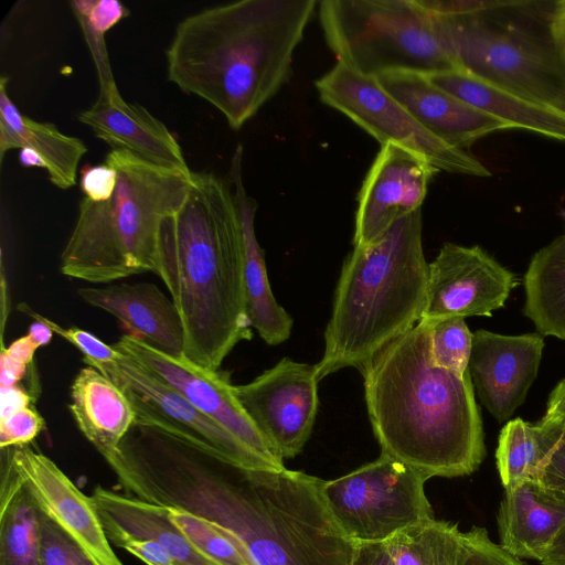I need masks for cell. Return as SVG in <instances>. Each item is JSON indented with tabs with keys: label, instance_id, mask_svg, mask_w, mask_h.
I'll use <instances>...</instances> for the list:
<instances>
[{
	"label": "cell",
	"instance_id": "f907efd6",
	"mask_svg": "<svg viewBox=\"0 0 565 565\" xmlns=\"http://www.w3.org/2000/svg\"><path fill=\"white\" fill-rule=\"evenodd\" d=\"M556 9L559 14L565 17V0L557 1Z\"/></svg>",
	"mask_w": 565,
	"mask_h": 565
},
{
	"label": "cell",
	"instance_id": "8992f818",
	"mask_svg": "<svg viewBox=\"0 0 565 565\" xmlns=\"http://www.w3.org/2000/svg\"><path fill=\"white\" fill-rule=\"evenodd\" d=\"M556 2L419 0L458 70L565 111Z\"/></svg>",
	"mask_w": 565,
	"mask_h": 565
},
{
	"label": "cell",
	"instance_id": "3957f363",
	"mask_svg": "<svg viewBox=\"0 0 565 565\" xmlns=\"http://www.w3.org/2000/svg\"><path fill=\"white\" fill-rule=\"evenodd\" d=\"M157 275L179 311L186 359L217 371L238 342L253 337L238 210L214 173L193 171L182 204L162 220Z\"/></svg>",
	"mask_w": 565,
	"mask_h": 565
},
{
	"label": "cell",
	"instance_id": "ffe728a7",
	"mask_svg": "<svg viewBox=\"0 0 565 565\" xmlns=\"http://www.w3.org/2000/svg\"><path fill=\"white\" fill-rule=\"evenodd\" d=\"M78 120L113 149L126 150L185 175L193 172L166 125L145 107L127 103L121 96L107 99L98 95L90 108L78 114Z\"/></svg>",
	"mask_w": 565,
	"mask_h": 565
},
{
	"label": "cell",
	"instance_id": "e0dca14e",
	"mask_svg": "<svg viewBox=\"0 0 565 565\" xmlns=\"http://www.w3.org/2000/svg\"><path fill=\"white\" fill-rule=\"evenodd\" d=\"M8 449L13 466L41 510L81 544L98 565H124L106 535L93 497L84 494L45 455L26 446Z\"/></svg>",
	"mask_w": 565,
	"mask_h": 565
},
{
	"label": "cell",
	"instance_id": "d6a6232c",
	"mask_svg": "<svg viewBox=\"0 0 565 565\" xmlns=\"http://www.w3.org/2000/svg\"><path fill=\"white\" fill-rule=\"evenodd\" d=\"M19 308L33 318L34 321L44 322L53 333H56L73 344L83 353L84 362L105 376L118 365L119 360L122 358V354L114 349L113 345L104 343L100 339L86 330L79 328H62L52 320L34 312L24 303Z\"/></svg>",
	"mask_w": 565,
	"mask_h": 565
},
{
	"label": "cell",
	"instance_id": "9c48e42d",
	"mask_svg": "<svg viewBox=\"0 0 565 565\" xmlns=\"http://www.w3.org/2000/svg\"><path fill=\"white\" fill-rule=\"evenodd\" d=\"M428 478L386 455L333 480L322 494L335 522L355 544L384 542L433 519L424 491Z\"/></svg>",
	"mask_w": 565,
	"mask_h": 565
},
{
	"label": "cell",
	"instance_id": "60d3db41",
	"mask_svg": "<svg viewBox=\"0 0 565 565\" xmlns=\"http://www.w3.org/2000/svg\"><path fill=\"white\" fill-rule=\"evenodd\" d=\"M352 565H396L385 542L356 543Z\"/></svg>",
	"mask_w": 565,
	"mask_h": 565
},
{
	"label": "cell",
	"instance_id": "7bdbcfd3",
	"mask_svg": "<svg viewBox=\"0 0 565 565\" xmlns=\"http://www.w3.org/2000/svg\"><path fill=\"white\" fill-rule=\"evenodd\" d=\"M30 395L18 386L1 387V416L3 418L21 408L30 406Z\"/></svg>",
	"mask_w": 565,
	"mask_h": 565
},
{
	"label": "cell",
	"instance_id": "b9f144b4",
	"mask_svg": "<svg viewBox=\"0 0 565 565\" xmlns=\"http://www.w3.org/2000/svg\"><path fill=\"white\" fill-rule=\"evenodd\" d=\"M543 417L554 422L565 431V379L552 390Z\"/></svg>",
	"mask_w": 565,
	"mask_h": 565
},
{
	"label": "cell",
	"instance_id": "ba28073f",
	"mask_svg": "<svg viewBox=\"0 0 565 565\" xmlns=\"http://www.w3.org/2000/svg\"><path fill=\"white\" fill-rule=\"evenodd\" d=\"M319 20L338 62L364 76L458 70L419 0H323Z\"/></svg>",
	"mask_w": 565,
	"mask_h": 565
},
{
	"label": "cell",
	"instance_id": "8d00e7d4",
	"mask_svg": "<svg viewBox=\"0 0 565 565\" xmlns=\"http://www.w3.org/2000/svg\"><path fill=\"white\" fill-rule=\"evenodd\" d=\"M466 558L463 565H527L521 558L493 543L483 527L465 532Z\"/></svg>",
	"mask_w": 565,
	"mask_h": 565
},
{
	"label": "cell",
	"instance_id": "83f0119b",
	"mask_svg": "<svg viewBox=\"0 0 565 565\" xmlns=\"http://www.w3.org/2000/svg\"><path fill=\"white\" fill-rule=\"evenodd\" d=\"M523 284L524 316L541 335L565 340V234L532 256Z\"/></svg>",
	"mask_w": 565,
	"mask_h": 565
},
{
	"label": "cell",
	"instance_id": "4fadbf2b",
	"mask_svg": "<svg viewBox=\"0 0 565 565\" xmlns=\"http://www.w3.org/2000/svg\"><path fill=\"white\" fill-rule=\"evenodd\" d=\"M516 285L515 276L480 246L445 243L428 263L425 308L420 320L491 316Z\"/></svg>",
	"mask_w": 565,
	"mask_h": 565
},
{
	"label": "cell",
	"instance_id": "ee69618b",
	"mask_svg": "<svg viewBox=\"0 0 565 565\" xmlns=\"http://www.w3.org/2000/svg\"><path fill=\"white\" fill-rule=\"evenodd\" d=\"M39 347L26 334L14 340L7 349L2 345L1 351L18 363L28 366L34 358Z\"/></svg>",
	"mask_w": 565,
	"mask_h": 565
},
{
	"label": "cell",
	"instance_id": "30bf717a",
	"mask_svg": "<svg viewBox=\"0 0 565 565\" xmlns=\"http://www.w3.org/2000/svg\"><path fill=\"white\" fill-rule=\"evenodd\" d=\"M315 85L322 103L345 115L381 145L405 148L438 171L481 178L491 175L478 159L446 143L422 126L376 78L337 62Z\"/></svg>",
	"mask_w": 565,
	"mask_h": 565
},
{
	"label": "cell",
	"instance_id": "1f68e13d",
	"mask_svg": "<svg viewBox=\"0 0 565 565\" xmlns=\"http://www.w3.org/2000/svg\"><path fill=\"white\" fill-rule=\"evenodd\" d=\"M429 324L434 363L461 376L468 374L473 333L469 330L465 318L447 317L431 321Z\"/></svg>",
	"mask_w": 565,
	"mask_h": 565
},
{
	"label": "cell",
	"instance_id": "e575fe53",
	"mask_svg": "<svg viewBox=\"0 0 565 565\" xmlns=\"http://www.w3.org/2000/svg\"><path fill=\"white\" fill-rule=\"evenodd\" d=\"M70 6L79 25L103 34L129 14L118 0H75Z\"/></svg>",
	"mask_w": 565,
	"mask_h": 565
},
{
	"label": "cell",
	"instance_id": "d590c367",
	"mask_svg": "<svg viewBox=\"0 0 565 565\" xmlns=\"http://www.w3.org/2000/svg\"><path fill=\"white\" fill-rule=\"evenodd\" d=\"M44 428L42 416L28 406L0 418V447H25Z\"/></svg>",
	"mask_w": 565,
	"mask_h": 565
},
{
	"label": "cell",
	"instance_id": "f1b7e54d",
	"mask_svg": "<svg viewBox=\"0 0 565 565\" xmlns=\"http://www.w3.org/2000/svg\"><path fill=\"white\" fill-rule=\"evenodd\" d=\"M561 433V427L545 417L536 424L520 417L505 423L495 451L497 468L504 490L525 481H539Z\"/></svg>",
	"mask_w": 565,
	"mask_h": 565
},
{
	"label": "cell",
	"instance_id": "f6af8a7d",
	"mask_svg": "<svg viewBox=\"0 0 565 565\" xmlns=\"http://www.w3.org/2000/svg\"><path fill=\"white\" fill-rule=\"evenodd\" d=\"M0 384L1 387L15 386L24 376L26 366L15 362L1 351L0 355Z\"/></svg>",
	"mask_w": 565,
	"mask_h": 565
},
{
	"label": "cell",
	"instance_id": "c3c4849f",
	"mask_svg": "<svg viewBox=\"0 0 565 565\" xmlns=\"http://www.w3.org/2000/svg\"><path fill=\"white\" fill-rule=\"evenodd\" d=\"M19 160L20 163L25 168L38 167L46 169V164L42 157L35 150L30 148L20 149Z\"/></svg>",
	"mask_w": 565,
	"mask_h": 565
},
{
	"label": "cell",
	"instance_id": "277c9868",
	"mask_svg": "<svg viewBox=\"0 0 565 565\" xmlns=\"http://www.w3.org/2000/svg\"><path fill=\"white\" fill-rule=\"evenodd\" d=\"M316 0H241L184 18L166 52L168 81L242 128L287 82Z\"/></svg>",
	"mask_w": 565,
	"mask_h": 565
},
{
	"label": "cell",
	"instance_id": "d4e9b609",
	"mask_svg": "<svg viewBox=\"0 0 565 565\" xmlns=\"http://www.w3.org/2000/svg\"><path fill=\"white\" fill-rule=\"evenodd\" d=\"M70 411L81 433L103 457L118 448L136 420L122 390L88 365L73 380Z\"/></svg>",
	"mask_w": 565,
	"mask_h": 565
},
{
	"label": "cell",
	"instance_id": "5b68a950",
	"mask_svg": "<svg viewBox=\"0 0 565 565\" xmlns=\"http://www.w3.org/2000/svg\"><path fill=\"white\" fill-rule=\"evenodd\" d=\"M422 212L396 221L377 241L353 246L335 286L317 380L344 367L361 370L414 328L426 303L428 263Z\"/></svg>",
	"mask_w": 565,
	"mask_h": 565
},
{
	"label": "cell",
	"instance_id": "ac0fdd59",
	"mask_svg": "<svg viewBox=\"0 0 565 565\" xmlns=\"http://www.w3.org/2000/svg\"><path fill=\"white\" fill-rule=\"evenodd\" d=\"M376 81L422 126L455 148L463 150L487 135L511 128L437 87L426 75L392 72Z\"/></svg>",
	"mask_w": 565,
	"mask_h": 565
},
{
	"label": "cell",
	"instance_id": "8fae6325",
	"mask_svg": "<svg viewBox=\"0 0 565 565\" xmlns=\"http://www.w3.org/2000/svg\"><path fill=\"white\" fill-rule=\"evenodd\" d=\"M318 382L315 365L282 358L252 382L233 385L244 411L282 460L298 456L312 434Z\"/></svg>",
	"mask_w": 565,
	"mask_h": 565
},
{
	"label": "cell",
	"instance_id": "603a6c76",
	"mask_svg": "<svg viewBox=\"0 0 565 565\" xmlns=\"http://www.w3.org/2000/svg\"><path fill=\"white\" fill-rule=\"evenodd\" d=\"M106 535L153 539L175 565H218L210 559L171 521L169 508L96 486L92 494Z\"/></svg>",
	"mask_w": 565,
	"mask_h": 565
},
{
	"label": "cell",
	"instance_id": "7402d4cb",
	"mask_svg": "<svg viewBox=\"0 0 565 565\" xmlns=\"http://www.w3.org/2000/svg\"><path fill=\"white\" fill-rule=\"evenodd\" d=\"M504 491L497 516L500 545L521 559L541 562L565 526V502L536 480Z\"/></svg>",
	"mask_w": 565,
	"mask_h": 565
},
{
	"label": "cell",
	"instance_id": "9a60e30c",
	"mask_svg": "<svg viewBox=\"0 0 565 565\" xmlns=\"http://www.w3.org/2000/svg\"><path fill=\"white\" fill-rule=\"evenodd\" d=\"M438 172L416 153L382 145L358 194L353 246L377 241L399 218L420 210Z\"/></svg>",
	"mask_w": 565,
	"mask_h": 565
},
{
	"label": "cell",
	"instance_id": "cb8c5ba5",
	"mask_svg": "<svg viewBox=\"0 0 565 565\" xmlns=\"http://www.w3.org/2000/svg\"><path fill=\"white\" fill-rule=\"evenodd\" d=\"M426 77L443 90L503 120L511 128L565 141V111L494 86L461 70Z\"/></svg>",
	"mask_w": 565,
	"mask_h": 565
},
{
	"label": "cell",
	"instance_id": "44dd1931",
	"mask_svg": "<svg viewBox=\"0 0 565 565\" xmlns=\"http://www.w3.org/2000/svg\"><path fill=\"white\" fill-rule=\"evenodd\" d=\"M242 166L243 147L238 145L232 156L230 177L243 235L246 315L250 327L267 344L278 345L289 339L294 320L277 302L271 291L265 253L255 233V215L258 204L245 190Z\"/></svg>",
	"mask_w": 565,
	"mask_h": 565
},
{
	"label": "cell",
	"instance_id": "f546056e",
	"mask_svg": "<svg viewBox=\"0 0 565 565\" xmlns=\"http://www.w3.org/2000/svg\"><path fill=\"white\" fill-rule=\"evenodd\" d=\"M396 565H463L465 532L435 518L408 526L384 541Z\"/></svg>",
	"mask_w": 565,
	"mask_h": 565
},
{
	"label": "cell",
	"instance_id": "74e56055",
	"mask_svg": "<svg viewBox=\"0 0 565 565\" xmlns=\"http://www.w3.org/2000/svg\"><path fill=\"white\" fill-rule=\"evenodd\" d=\"M111 545L124 548L147 565H175L164 547L153 539L108 534Z\"/></svg>",
	"mask_w": 565,
	"mask_h": 565
},
{
	"label": "cell",
	"instance_id": "681fc988",
	"mask_svg": "<svg viewBox=\"0 0 565 565\" xmlns=\"http://www.w3.org/2000/svg\"><path fill=\"white\" fill-rule=\"evenodd\" d=\"M557 3V2H556ZM557 11V9H556ZM556 34L558 39V43L565 58V17L557 12L556 17Z\"/></svg>",
	"mask_w": 565,
	"mask_h": 565
},
{
	"label": "cell",
	"instance_id": "5bb4252c",
	"mask_svg": "<svg viewBox=\"0 0 565 565\" xmlns=\"http://www.w3.org/2000/svg\"><path fill=\"white\" fill-rule=\"evenodd\" d=\"M130 401L136 420L177 430L250 470H274L235 436L200 412L186 398L122 354L107 375Z\"/></svg>",
	"mask_w": 565,
	"mask_h": 565
},
{
	"label": "cell",
	"instance_id": "d6986e66",
	"mask_svg": "<svg viewBox=\"0 0 565 565\" xmlns=\"http://www.w3.org/2000/svg\"><path fill=\"white\" fill-rule=\"evenodd\" d=\"M83 301L116 317L131 334L154 349L184 356V330L179 311L152 282H121L105 287H82Z\"/></svg>",
	"mask_w": 565,
	"mask_h": 565
},
{
	"label": "cell",
	"instance_id": "52a82bcc",
	"mask_svg": "<svg viewBox=\"0 0 565 565\" xmlns=\"http://www.w3.org/2000/svg\"><path fill=\"white\" fill-rule=\"evenodd\" d=\"M105 163L117 172L115 191L103 202L85 196L81 201L75 226L61 254L60 270L90 284L148 271L157 275L160 224L182 204L192 174L156 166L119 149L109 151Z\"/></svg>",
	"mask_w": 565,
	"mask_h": 565
},
{
	"label": "cell",
	"instance_id": "7c38bea8",
	"mask_svg": "<svg viewBox=\"0 0 565 565\" xmlns=\"http://www.w3.org/2000/svg\"><path fill=\"white\" fill-rule=\"evenodd\" d=\"M113 347L180 393L274 470L286 468L238 402L227 373L203 367L185 356L166 354L127 333Z\"/></svg>",
	"mask_w": 565,
	"mask_h": 565
},
{
	"label": "cell",
	"instance_id": "bcb514c9",
	"mask_svg": "<svg viewBox=\"0 0 565 565\" xmlns=\"http://www.w3.org/2000/svg\"><path fill=\"white\" fill-rule=\"evenodd\" d=\"M542 565H565V526L558 533L553 544L548 548Z\"/></svg>",
	"mask_w": 565,
	"mask_h": 565
},
{
	"label": "cell",
	"instance_id": "7a4b0ae2",
	"mask_svg": "<svg viewBox=\"0 0 565 565\" xmlns=\"http://www.w3.org/2000/svg\"><path fill=\"white\" fill-rule=\"evenodd\" d=\"M322 479L288 470H250L206 454L173 482L174 508L235 534L254 565H352L355 546L322 494Z\"/></svg>",
	"mask_w": 565,
	"mask_h": 565
},
{
	"label": "cell",
	"instance_id": "2e32d148",
	"mask_svg": "<svg viewBox=\"0 0 565 565\" xmlns=\"http://www.w3.org/2000/svg\"><path fill=\"white\" fill-rule=\"evenodd\" d=\"M543 335H507L477 330L472 335L469 374L480 402L499 423L521 406L537 376Z\"/></svg>",
	"mask_w": 565,
	"mask_h": 565
},
{
	"label": "cell",
	"instance_id": "6da1fadb",
	"mask_svg": "<svg viewBox=\"0 0 565 565\" xmlns=\"http://www.w3.org/2000/svg\"><path fill=\"white\" fill-rule=\"evenodd\" d=\"M359 371L381 454L428 479L479 468L486 446L470 374L434 363L429 322L419 320Z\"/></svg>",
	"mask_w": 565,
	"mask_h": 565
},
{
	"label": "cell",
	"instance_id": "4dcf8cb0",
	"mask_svg": "<svg viewBox=\"0 0 565 565\" xmlns=\"http://www.w3.org/2000/svg\"><path fill=\"white\" fill-rule=\"evenodd\" d=\"M169 516L199 551L218 565H254L244 544L232 532L175 508H169Z\"/></svg>",
	"mask_w": 565,
	"mask_h": 565
},
{
	"label": "cell",
	"instance_id": "7dc6e473",
	"mask_svg": "<svg viewBox=\"0 0 565 565\" xmlns=\"http://www.w3.org/2000/svg\"><path fill=\"white\" fill-rule=\"evenodd\" d=\"M53 331L44 322L34 321L30 328L28 335L40 348L46 345L52 340Z\"/></svg>",
	"mask_w": 565,
	"mask_h": 565
},
{
	"label": "cell",
	"instance_id": "ab89813d",
	"mask_svg": "<svg viewBox=\"0 0 565 565\" xmlns=\"http://www.w3.org/2000/svg\"><path fill=\"white\" fill-rule=\"evenodd\" d=\"M539 481L565 502V431L563 429Z\"/></svg>",
	"mask_w": 565,
	"mask_h": 565
},
{
	"label": "cell",
	"instance_id": "4316f807",
	"mask_svg": "<svg viewBox=\"0 0 565 565\" xmlns=\"http://www.w3.org/2000/svg\"><path fill=\"white\" fill-rule=\"evenodd\" d=\"M6 450L0 489V565H41V509Z\"/></svg>",
	"mask_w": 565,
	"mask_h": 565
},
{
	"label": "cell",
	"instance_id": "484cf974",
	"mask_svg": "<svg viewBox=\"0 0 565 565\" xmlns=\"http://www.w3.org/2000/svg\"><path fill=\"white\" fill-rule=\"evenodd\" d=\"M0 79V160L6 151L30 148L35 150L46 164L50 181L60 189H70L76 183L77 168L87 152L85 143L62 134L54 124L39 122L22 115L10 99L6 85Z\"/></svg>",
	"mask_w": 565,
	"mask_h": 565
},
{
	"label": "cell",
	"instance_id": "836d02e7",
	"mask_svg": "<svg viewBox=\"0 0 565 565\" xmlns=\"http://www.w3.org/2000/svg\"><path fill=\"white\" fill-rule=\"evenodd\" d=\"M40 561L41 565H98L81 544L42 510Z\"/></svg>",
	"mask_w": 565,
	"mask_h": 565
},
{
	"label": "cell",
	"instance_id": "f35d334b",
	"mask_svg": "<svg viewBox=\"0 0 565 565\" xmlns=\"http://www.w3.org/2000/svg\"><path fill=\"white\" fill-rule=\"evenodd\" d=\"M117 172L106 164L88 166L81 172V189L85 198L94 202L108 200L116 188Z\"/></svg>",
	"mask_w": 565,
	"mask_h": 565
}]
</instances>
